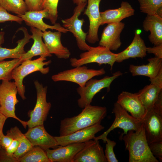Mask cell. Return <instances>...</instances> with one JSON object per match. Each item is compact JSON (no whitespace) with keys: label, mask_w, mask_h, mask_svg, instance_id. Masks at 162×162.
<instances>
[{"label":"cell","mask_w":162,"mask_h":162,"mask_svg":"<svg viewBox=\"0 0 162 162\" xmlns=\"http://www.w3.org/2000/svg\"><path fill=\"white\" fill-rule=\"evenodd\" d=\"M84 145L85 142L72 143L45 151L51 162H72Z\"/></svg>","instance_id":"cell-19"},{"label":"cell","mask_w":162,"mask_h":162,"mask_svg":"<svg viewBox=\"0 0 162 162\" xmlns=\"http://www.w3.org/2000/svg\"><path fill=\"white\" fill-rule=\"evenodd\" d=\"M112 112L115 115V118L112 125L103 134L95 137L94 140H101L106 142L108 134L114 129L117 128L122 129L124 130L123 135L130 130H137L143 124V120L136 119L129 115L116 102L114 104Z\"/></svg>","instance_id":"cell-7"},{"label":"cell","mask_w":162,"mask_h":162,"mask_svg":"<svg viewBox=\"0 0 162 162\" xmlns=\"http://www.w3.org/2000/svg\"><path fill=\"white\" fill-rule=\"evenodd\" d=\"M46 59V58L40 56L34 60H26L13 70L12 79L14 80L19 94L23 100L26 99L25 95V87L23 83L24 78L28 74L36 71H39L44 74L48 73L49 68H44V66L48 65L52 62L51 60L44 62Z\"/></svg>","instance_id":"cell-3"},{"label":"cell","mask_w":162,"mask_h":162,"mask_svg":"<svg viewBox=\"0 0 162 162\" xmlns=\"http://www.w3.org/2000/svg\"><path fill=\"white\" fill-rule=\"evenodd\" d=\"M12 21L21 24L23 20L19 16L9 13L7 11L0 5V23Z\"/></svg>","instance_id":"cell-35"},{"label":"cell","mask_w":162,"mask_h":162,"mask_svg":"<svg viewBox=\"0 0 162 162\" xmlns=\"http://www.w3.org/2000/svg\"><path fill=\"white\" fill-rule=\"evenodd\" d=\"M59 0H42V10H46L48 13V19L51 23L54 24L57 20V7Z\"/></svg>","instance_id":"cell-33"},{"label":"cell","mask_w":162,"mask_h":162,"mask_svg":"<svg viewBox=\"0 0 162 162\" xmlns=\"http://www.w3.org/2000/svg\"><path fill=\"white\" fill-rule=\"evenodd\" d=\"M106 144L104 151L105 156L107 162H118L114 152V147L116 145V142L107 138L106 140Z\"/></svg>","instance_id":"cell-34"},{"label":"cell","mask_w":162,"mask_h":162,"mask_svg":"<svg viewBox=\"0 0 162 162\" xmlns=\"http://www.w3.org/2000/svg\"><path fill=\"white\" fill-rule=\"evenodd\" d=\"M124 134L122 139L129 152V162H159L150 150L143 123L137 130H130Z\"/></svg>","instance_id":"cell-2"},{"label":"cell","mask_w":162,"mask_h":162,"mask_svg":"<svg viewBox=\"0 0 162 162\" xmlns=\"http://www.w3.org/2000/svg\"><path fill=\"white\" fill-rule=\"evenodd\" d=\"M140 11L148 15L156 14L162 7V0H138Z\"/></svg>","instance_id":"cell-32"},{"label":"cell","mask_w":162,"mask_h":162,"mask_svg":"<svg viewBox=\"0 0 162 162\" xmlns=\"http://www.w3.org/2000/svg\"><path fill=\"white\" fill-rule=\"evenodd\" d=\"M19 145L20 142L18 140L13 139L10 145L5 150L7 154L10 156L13 157L14 153L17 150Z\"/></svg>","instance_id":"cell-39"},{"label":"cell","mask_w":162,"mask_h":162,"mask_svg":"<svg viewBox=\"0 0 162 162\" xmlns=\"http://www.w3.org/2000/svg\"><path fill=\"white\" fill-rule=\"evenodd\" d=\"M24 134L33 146H38L44 150L59 146L54 136L46 131L44 124L28 128Z\"/></svg>","instance_id":"cell-13"},{"label":"cell","mask_w":162,"mask_h":162,"mask_svg":"<svg viewBox=\"0 0 162 162\" xmlns=\"http://www.w3.org/2000/svg\"><path fill=\"white\" fill-rule=\"evenodd\" d=\"M34 84L36 90L37 100L34 109L28 112L30 119L26 122L28 128L44 124L51 107V103L46 100L47 86H44L37 80L34 81Z\"/></svg>","instance_id":"cell-8"},{"label":"cell","mask_w":162,"mask_h":162,"mask_svg":"<svg viewBox=\"0 0 162 162\" xmlns=\"http://www.w3.org/2000/svg\"><path fill=\"white\" fill-rule=\"evenodd\" d=\"M0 107H1V105H0Z\"/></svg>","instance_id":"cell-47"},{"label":"cell","mask_w":162,"mask_h":162,"mask_svg":"<svg viewBox=\"0 0 162 162\" xmlns=\"http://www.w3.org/2000/svg\"><path fill=\"white\" fill-rule=\"evenodd\" d=\"M134 10L128 2L122 1L118 8L100 12L101 25L119 23L123 19L134 15Z\"/></svg>","instance_id":"cell-22"},{"label":"cell","mask_w":162,"mask_h":162,"mask_svg":"<svg viewBox=\"0 0 162 162\" xmlns=\"http://www.w3.org/2000/svg\"><path fill=\"white\" fill-rule=\"evenodd\" d=\"M0 5L7 11L17 15L23 14L28 11L24 0H0Z\"/></svg>","instance_id":"cell-30"},{"label":"cell","mask_w":162,"mask_h":162,"mask_svg":"<svg viewBox=\"0 0 162 162\" xmlns=\"http://www.w3.org/2000/svg\"><path fill=\"white\" fill-rule=\"evenodd\" d=\"M32 38L34 43L30 50L23 54L20 58L24 61L31 60L34 57L39 56L45 58L52 56L42 39V32L36 28L30 27Z\"/></svg>","instance_id":"cell-23"},{"label":"cell","mask_w":162,"mask_h":162,"mask_svg":"<svg viewBox=\"0 0 162 162\" xmlns=\"http://www.w3.org/2000/svg\"><path fill=\"white\" fill-rule=\"evenodd\" d=\"M147 60L148 63L146 65H130L129 70L132 76H144L152 79L162 71V58L154 57L148 59Z\"/></svg>","instance_id":"cell-25"},{"label":"cell","mask_w":162,"mask_h":162,"mask_svg":"<svg viewBox=\"0 0 162 162\" xmlns=\"http://www.w3.org/2000/svg\"><path fill=\"white\" fill-rule=\"evenodd\" d=\"M24 33V37L22 39L17 41V46L13 49H9L0 46V62L7 58L20 59L22 55L26 52L24 47L32 39L31 35L29 34L27 29L25 27L19 28Z\"/></svg>","instance_id":"cell-26"},{"label":"cell","mask_w":162,"mask_h":162,"mask_svg":"<svg viewBox=\"0 0 162 162\" xmlns=\"http://www.w3.org/2000/svg\"><path fill=\"white\" fill-rule=\"evenodd\" d=\"M116 102L134 118L143 120L147 111L137 93L123 91L118 95Z\"/></svg>","instance_id":"cell-11"},{"label":"cell","mask_w":162,"mask_h":162,"mask_svg":"<svg viewBox=\"0 0 162 162\" xmlns=\"http://www.w3.org/2000/svg\"><path fill=\"white\" fill-rule=\"evenodd\" d=\"M13 140V138L9 135L7 134L6 135H4L3 134L1 141L2 148L5 150L10 145Z\"/></svg>","instance_id":"cell-41"},{"label":"cell","mask_w":162,"mask_h":162,"mask_svg":"<svg viewBox=\"0 0 162 162\" xmlns=\"http://www.w3.org/2000/svg\"><path fill=\"white\" fill-rule=\"evenodd\" d=\"M24 21L26 24L30 27H33L42 32L48 29H55L63 33L69 32L68 30L61 26L59 23H56L53 26L48 25L43 20L44 18L48 19L47 11L44 9L39 11H27L23 14L18 15Z\"/></svg>","instance_id":"cell-14"},{"label":"cell","mask_w":162,"mask_h":162,"mask_svg":"<svg viewBox=\"0 0 162 162\" xmlns=\"http://www.w3.org/2000/svg\"><path fill=\"white\" fill-rule=\"evenodd\" d=\"M162 87L151 83L145 86L137 93L139 98L148 111L152 110Z\"/></svg>","instance_id":"cell-27"},{"label":"cell","mask_w":162,"mask_h":162,"mask_svg":"<svg viewBox=\"0 0 162 162\" xmlns=\"http://www.w3.org/2000/svg\"><path fill=\"white\" fill-rule=\"evenodd\" d=\"M62 32L50 31L42 32V36L44 43L51 54H54L57 57L66 59L69 58L71 53L67 48L62 44L61 40Z\"/></svg>","instance_id":"cell-20"},{"label":"cell","mask_w":162,"mask_h":162,"mask_svg":"<svg viewBox=\"0 0 162 162\" xmlns=\"http://www.w3.org/2000/svg\"><path fill=\"white\" fill-rule=\"evenodd\" d=\"M28 11H39L42 10V0H24Z\"/></svg>","instance_id":"cell-37"},{"label":"cell","mask_w":162,"mask_h":162,"mask_svg":"<svg viewBox=\"0 0 162 162\" xmlns=\"http://www.w3.org/2000/svg\"><path fill=\"white\" fill-rule=\"evenodd\" d=\"M104 68L95 70L88 69L83 65L61 72L52 76L54 82L66 81L75 83L83 87L86 83L93 77L105 74Z\"/></svg>","instance_id":"cell-9"},{"label":"cell","mask_w":162,"mask_h":162,"mask_svg":"<svg viewBox=\"0 0 162 162\" xmlns=\"http://www.w3.org/2000/svg\"><path fill=\"white\" fill-rule=\"evenodd\" d=\"M150 150L153 155L159 161H162V142H154L149 144Z\"/></svg>","instance_id":"cell-36"},{"label":"cell","mask_w":162,"mask_h":162,"mask_svg":"<svg viewBox=\"0 0 162 162\" xmlns=\"http://www.w3.org/2000/svg\"><path fill=\"white\" fill-rule=\"evenodd\" d=\"M116 54L112 52L108 48L99 45L92 47L88 51L80 54V58H71L70 59V65L75 67L88 64L96 63L100 66L107 64L112 69L116 62Z\"/></svg>","instance_id":"cell-5"},{"label":"cell","mask_w":162,"mask_h":162,"mask_svg":"<svg viewBox=\"0 0 162 162\" xmlns=\"http://www.w3.org/2000/svg\"><path fill=\"white\" fill-rule=\"evenodd\" d=\"M106 114L105 107L90 104L83 108L78 115L61 121L59 136L67 135L79 130L100 124Z\"/></svg>","instance_id":"cell-1"},{"label":"cell","mask_w":162,"mask_h":162,"mask_svg":"<svg viewBox=\"0 0 162 162\" xmlns=\"http://www.w3.org/2000/svg\"><path fill=\"white\" fill-rule=\"evenodd\" d=\"M124 23H110L104 28L99 42V45L106 47L110 50L116 51L121 46V34L124 27Z\"/></svg>","instance_id":"cell-18"},{"label":"cell","mask_w":162,"mask_h":162,"mask_svg":"<svg viewBox=\"0 0 162 162\" xmlns=\"http://www.w3.org/2000/svg\"><path fill=\"white\" fill-rule=\"evenodd\" d=\"M17 92L14 82L2 80L0 84V112L7 118H12L16 119L26 128L27 126L26 121L21 120L15 114V105L19 102L16 98Z\"/></svg>","instance_id":"cell-6"},{"label":"cell","mask_w":162,"mask_h":162,"mask_svg":"<svg viewBox=\"0 0 162 162\" xmlns=\"http://www.w3.org/2000/svg\"><path fill=\"white\" fill-rule=\"evenodd\" d=\"M13 139H16L20 142L19 146L13 155V157L17 161L23 156L33 147L31 142L16 126L11 128L7 132Z\"/></svg>","instance_id":"cell-28"},{"label":"cell","mask_w":162,"mask_h":162,"mask_svg":"<svg viewBox=\"0 0 162 162\" xmlns=\"http://www.w3.org/2000/svg\"><path fill=\"white\" fill-rule=\"evenodd\" d=\"M152 110L162 116V91L160 93Z\"/></svg>","instance_id":"cell-40"},{"label":"cell","mask_w":162,"mask_h":162,"mask_svg":"<svg viewBox=\"0 0 162 162\" xmlns=\"http://www.w3.org/2000/svg\"><path fill=\"white\" fill-rule=\"evenodd\" d=\"M101 0H88V5L84 14L86 15L89 22V28L86 40L94 44L99 40L98 30L101 25L99 4Z\"/></svg>","instance_id":"cell-16"},{"label":"cell","mask_w":162,"mask_h":162,"mask_svg":"<svg viewBox=\"0 0 162 162\" xmlns=\"http://www.w3.org/2000/svg\"><path fill=\"white\" fill-rule=\"evenodd\" d=\"M17 162L13 157L8 155L5 150L2 148L0 150V162Z\"/></svg>","instance_id":"cell-42"},{"label":"cell","mask_w":162,"mask_h":162,"mask_svg":"<svg viewBox=\"0 0 162 162\" xmlns=\"http://www.w3.org/2000/svg\"><path fill=\"white\" fill-rule=\"evenodd\" d=\"M104 127L100 124L77 130L70 134L62 136H56L54 137L59 146H64L68 144L85 142L94 139L95 134L104 129Z\"/></svg>","instance_id":"cell-15"},{"label":"cell","mask_w":162,"mask_h":162,"mask_svg":"<svg viewBox=\"0 0 162 162\" xmlns=\"http://www.w3.org/2000/svg\"><path fill=\"white\" fill-rule=\"evenodd\" d=\"M143 123L148 144L162 142V116L151 110L147 112Z\"/></svg>","instance_id":"cell-17"},{"label":"cell","mask_w":162,"mask_h":162,"mask_svg":"<svg viewBox=\"0 0 162 162\" xmlns=\"http://www.w3.org/2000/svg\"><path fill=\"white\" fill-rule=\"evenodd\" d=\"M74 4L77 5L80 3L87 2V0H72Z\"/></svg>","instance_id":"cell-46"},{"label":"cell","mask_w":162,"mask_h":162,"mask_svg":"<svg viewBox=\"0 0 162 162\" xmlns=\"http://www.w3.org/2000/svg\"><path fill=\"white\" fill-rule=\"evenodd\" d=\"M146 48L144 41L136 30L129 46L123 51L116 54V62L120 63L130 58H143L147 55Z\"/></svg>","instance_id":"cell-21"},{"label":"cell","mask_w":162,"mask_h":162,"mask_svg":"<svg viewBox=\"0 0 162 162\" xmlns=\"http://www.w3.org/2000/svg\"><path fill=\"white\" fill-rule=\"evenodd\" d=\"M151 83L162 87V71H160L154 78L149 79Z\"/></svg>","instance_id":"cell-43"},{"label":"cell","mask_w":162,"mask_h":162,"mask_svg":"<svg viewBox=\"0 0 162 162\" xmlns=\"http://www.w3.org/2000/svg\"><path fill=\"white\" fill-rule=\"evenodd\" d=\"M144 30L150 31V41L154 46L162 44V16L156 13L147 15L143 23Z\"/></svg>","instance_id":"cell-24"},{"label":"cell","mask_w":162,"mask_h":162,"mask_svg":"<svg viewBox=\"0 0 162 162\" xmlns=\"http://www.w3.org/2000/svg\"><path fill=\"white\" fill-rule=\"evenodd\" d=\"M22 61L20 58H15L8 61L0 62V80L10 81L12 79L13 70L20 65Z\"/></svg>","instance_id":"cell-31"},{"label":"cell","mask_w":162,"mask_h":162,"mask_svg":"<svg viewBox=\"0 0 162 162\" xmlns=\"http://www.w3.org/2000/svg\"><path fill=\"white\" fill-rule=\"evenodd\" d=\"M72 162H107L103 147L99 140L94 139L85 142L83 148Z\"/></svg>","instance_id":"cell-12"},{"label":"cell","mask_w":162,"mask_h":162,"mask_svg":"<svg viewBox=\"0 0 162 162\" xmlns=\"http://www.w3.org/2000/svg\"><path fill=\"white\" fill-rule=\"evenodd\" d=\"M122 74L120 71H117L111 76H106L100 80L92 78L86 83L84 87L79 86L76 89L80 96V98L77 100L79 106L83 109L90 104L94 96L102 89L106 88L109 91L112 82Z\"/></svg>","instance_id":"cell-4"},{"label":"cell","mask_w":162,"mask_h":162,"mask_svg":"<svg viewBox=\"0 0 162 162\" xmlns=\"http://www.w3.org/2000/svg\"><path fill=\"white\" fill-rule=\"evenodd\" d=\"M87 2L80 3L75 8L73 15L70 17L62 20L63 27L67 28L72 33L76 38L78 48L80 50L86 51L89 50L91 46L86 42L87 33L84 32L82 26L84 20L80 19L79 17L84 10Z\"/></svg>","instance_id":"cell-10"},{"label":"cell","mask_w":162,"mask_h":162,"mask_svg":"<svg viewBox=\"0 0 162 162\" xmlns=\"http://www.w3.org/2000/svg\"><path fill=\"white\" fill-rule=\"evenodd\" d=\"M18 162H51L44 150L38 146H33Z\"/></svg>","instance_id":"cell-29"},{"label":"cell","mask_w":162,"mask_h":162,"mask_svg":"<svg viewBox=\"0 0 162 162\" xmlns=\"http://www.w3.org/2000/svg\"><path fill=\"white\" fill-rule=\"evenodd\" d=\"M4 32H0V46L4 42Z\"/></svg>","instance_id":"cell-45"},{"label":"cell","mask_w":162,"mask_h":162,"mask_svg":"<svg viewBox=\"0 0 162 162\" xmlns=\"http://www.w3.org/2000/svg\"><path fill=\"white\" fill-rule=\"evenodd\" d=\"M7 118L5 116L0 112V150L2 148L1 145V139L4 134L3 133V128Z\"/></svg>","instance_id":"cell-44"},{"label":"cell","mask_w":162,"mask_h":162,"mask_svg":"<svg viewBox=\"0 0 162 162\" xmlns=\"http://www.w3.org/2000/svg\"><path fill=\"white\" fill-rule=\"evenodd\" d=\"M146 52L154 54L155 57L162 58V44L154 46L152 47H147Z\"/></svg>","instance_id":"cell-38"}]
</instances>
